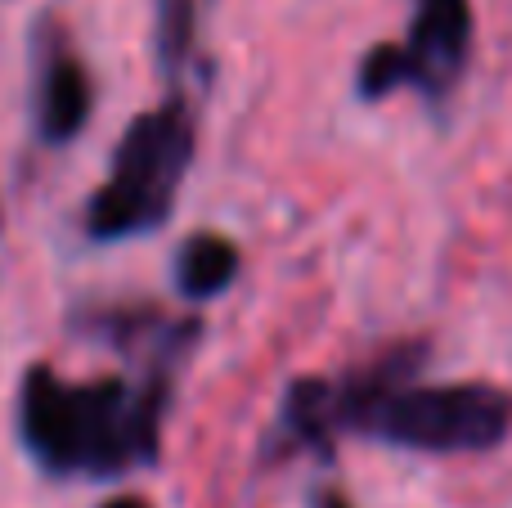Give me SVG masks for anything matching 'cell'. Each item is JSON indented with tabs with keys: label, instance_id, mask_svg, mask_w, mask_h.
<instances>
[{
	"label": "cell",
	"instance_id": "6da1fadb",
	"mask_svg": "<svg viewBox=\"0 0 512 508\" xmlns=\"http://www.w3.org/2000/svg\"><path fill=\"white\" fill-rule=\"evenodd\" d=\"M180 365H140V378H72L32 365L18 387V437L41 473L108 482L158 464L162 419Z\"/></svg>",
	"mask_w": 512,
	"mask_h": 508
},
{
	"label": "cell",
	"instance_id": "7a4b0ae2",
	"mask_svg": "<svg viewBox=\"0 0 512 508\" xmlns=\"http://www.w3.org/2000/svg\"><path fill=\"white\" fill-rule=\"evenodd\" d=\"M194 162V113L185 99L140 113L122 131L104 185L86 203L90 243H126L162 230L180 203V185Z\"/></svg>",
	"mask_w": 512,
	"mask_h": 508
},
{
	"label": "cell",
	"instance_id": "3957f363",
	"mask_svg": "<svg viewBox=\"0 0 512 508\" xmlns=\"http://www.w3.org/2000/svg\"><path fill=\"white\" fill-rule=\"evenodd\" d=\"M355 437L418 455H486L512 437V396L495 383H409L373 405Z\"/></svg>",
	"mask_w": 512,
	"mask_h": 508
},
{
	"label": "cell",
	"instance_id": "277c9868",
	"mask_svg": "<svg viewBox=\"0 0 512 508\" xmlns=\"http://www.w3.org/2000/svg\"><path fill=\"white\" fill-rule=\"evenodd\" d=\"M414 90L427 99H441L463 77L472 54V0H414L409 36L400 41Z\"/></svg>",
	"mask_w": 512,
	"mask_h": 508
},
{
	"label": "cell",
	"instance_id": "5b68a950",
	"mask_svg": "<svg viewBox=\"0 0 512 508\" xmlns=\"http://www.w3.org/2000/svg\"><path fill=\"white\" fill-rule=\"evenodd\" d=\"M90 113H95V86L90 72L59 36L45 41L41 72H36V135L50 149H63L86 131Z\"/></svg>",
	"mask_w": 512,
	"mask_h": 508
},
{
	"label": "cell",
	"instance_id": "8992f818",
	"mask_svg": "<svg viewBox=\"0 0 512 508\" xmlns=\"http://www.w3.org/2000/svg\"><path fill=\"white\" fill-rule=\"evenodd\" d=\"M342 428H337V405H333V378H297L283 392V405L270 423L265 437V459H288V455H333Z\"/></svg>",
	"mask_w": 512,
	"mask_h": 508
},
{
	"label": "cell",
	"instance_id": "52a82bcc",
	"mask_svg": "<svg viewBox=\"0 0 512 508\" xmlns=\"http://www.w3.org/2000/svg\"><path fill=\"white\" fill-rule=\"evenodd\" d=\"M243 270V252L234 239L212 230L189 234L176 248V261H171V284L185 302H212V297L230 293L234 279Z\"/></svg>",
	"mask_w": 512,
	"mask_h": 508
},
{
	"label": "cell",
	"instance_id": "ba28073f",
	"mask_svg": "<svg viewBox=\"0 0 512 508\" xmlns=\"http://www.w3.org/2000/svg\"><path fill=\"white\" fill-rule=\"evenodd\" d=\"M153 45L171 77H185L198 45V0H153Z\"/></svg>",
	"mask_w": 512,
	"mask_h": 508
},
{
	"label": "cell",
	"instance_id": "9c48e42d",
	"mask_svg": "<svg viewBox=\"0 0 512 508\" xmlns=\"http://www.w3.org/2000/svg\"><path fill=\"white\" fill-rule=\"evenodd\" d=\"M310 508H351V504H346L342 491H333V486H319V491L310 495Z\"/></svg>",
	"mask_w": 512,
	"mask_h": 508
},
{
	"label": "cell",
	"instance_id": "30bf717a",
	"mask_svg": "<svg viewBox=\"0 0 512 508\" xmlns=\"http://www.w3.org/2000/svg\"><path fill=\"white\" fill-rule=\"evenodd\" d=\"M99 508H153L149 500H140V495H113L108 504H99Z\"/></svg>",
	"mask_w": 512,
	"mask_h": 508
}]
</instances>
